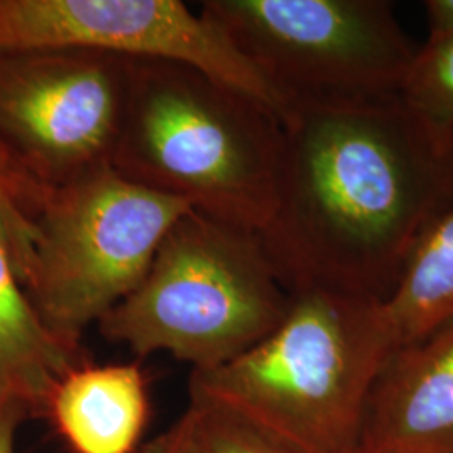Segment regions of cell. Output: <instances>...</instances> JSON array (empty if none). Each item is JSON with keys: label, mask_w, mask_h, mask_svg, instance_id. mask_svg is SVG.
<instances>
[{"label": "cell", "mask_w": 453, "mask_h": 453, "mask_svg": "<svg viewBox=\"0 0 453 453\" xmlns=\"http://www.w3.org/2000/svg\"><path fill=\"white\" fill-rule=\"evenodd\" d=\"M274 211L259 232L288 292L387 299L453 203V151L398 95L292 101Z\"/></svg>", "instance_id": "6da1fadb"}, {"label": "cell", "mask_w": 453, "mask_h": 453, "mask_svg": "<svg viewBox=\"0 0 453 453\" xmlns=\"http://www.w3.org/2000/svg\"><path fill=\"white\" fill-rule=\"evenodd\" d=\"M393 351L383 299L301 288L256 346L219 368L192 372L190 400L224 408L294 453H351Z\"/></svg>", "instance_id": "7a4b0ae2"}, {"label": "cell", "mask_w": 453, "mask_h": 453, "mask_svg": "<svg viewBox=\"0 0 453 453\" xmlns=\"http://www.w3.org/2000/svg\"><path fill=\"white\" fill-rule=\"evenodd\" d=\"M280 118L203 71L133 59L111 166L148 190L262 232L274 211Z\"/></svg>", "instance_id": "3957f363"}, {"label": "cell", "mask_w": 453, "mask_h": 453, "mask_svg": "<svg viewBox=\"0 0 453 453\" xmlns=\"http://www.w3.org/2000/svg\"><path fill=\"white\" fill-rule=\"evenodd\" d=\"M288 308L259 234L190 209L165 234L143 282L96 327L136 357L165 351L207 372L264 340Z\"/></svg>", "instance_id": "277c9868"}, {"label": "cell", "mask_w": 453, "mask_h": 453, "mask_svg": "<svg viewBox=\"0 0 453 453\" xmlns=\"http://www.w3.org/2000/svg\"><path fill=\"white\" fill-rule=\"evenodd\" d=\"M190 209L113 166L44 188L26 215L17 273L49 331L82 349L84 331L143 282L165 234Z\"/></svg>", "instance_id": "5b68a950"}, {"label": "cell", "mask_w": 453, "mask_h": 453, "mask_svg": "<svg viewBox=\"0 0 453 453\" xmlns=\"http://www.w3.org/2000/svg\"><path fill=\"white\" fill-rule=\"evenodd\" d=\"M200 5L286 108L299 99L398 95L417 54L385 0H205Z\"/></svg>", "instance_id": "8992f818"}, {"label": "cell", "mask_w": 453, "mask_h": 453, "mask_svg": "<svg viewBox=\"0 0 453 453\" xmlns=\"http://www.w3.org/2000/svg\"><path fill=\"white\" fill-rule=\"evenodd\" d=\"M131 61L91 49L0 52V158L14 177L59 188L111 166Z\"/></svg>", "instance_id": "52a82bcc"}, {"label": "cell", "mask_w": 453, "mask_h": 453, "mask_svg": "<svg viewBox=\"0 0 453 453\" xmlns=\"http://www.w3.org/2000/svg\"><path fill=\"white\" fill-rule=\"evenodd\" d=\"M91 49L192 65L279 118L284 99L226 34L180 0H0V52Z\"/></svg>", "instance_id": "ba28073f"}, {"label": "cell", "mask_w": 453, "mask_h": 453, "mask_svg": "<svg viewBox=\"0 0 453 453\" xmlns=\"http://www.w3.org/2000/svg\"><path fill=\"white\" fill-rule=\"evenodd\" d=\"M361 453H453V321L389 355L357 440Z\"/></svg>", "instance_id": "9c48e42d"}, {"label": "cell", "mask_w": 453, "mask_h": 453, "mask_svg": "<svg viewBox=\"0 0 453 453\" xmlns=\"http://www.w3.org/2000/svg\"><path fill=\"white\" fill-rule=\"evenodd\" d=\"M46 417L74 453H133L150 417L145 374L136 363L88 361L58 383Z\"/></svg>", "instance_id": "30bf717a"}, {"label": "cell", "mask_w": 453, "mask_h": 453, "mask_svg": "<svg viewBox=\"0 0 453 453\" xmlns=\"http://www.w3.org/2000/svg\"><path fill=\"white\" fill-rule=\"evenodd\" d=\"M84 363V351L67 348L35 312L0 219V405L17 403L29 418L46 417L58 383Z\"/></svg>", "instance_id": "8fae6325"}, {"label": "cell", "mask_w": 453, "mask_h": 453, "mask_svg": "<svg viewBox=\"0 0 453 453\" xmlns=\"http://www.w3.org/2000/svg\"><path fill=\"white\" fill-rule=\"evenodd\" d=\"M383 306L395 349L453 321V203L417 243Z\"/></svg>", "instance_id": "7c38bea8"}, {"label": "cell", "mask_w": 453, "mask_h": 453, "mask_svg": "<svg viewBox=\"0 0 453 453\" xmlns=\"http://www.w3.org/2000/svg\"><path fill=\"white\" fill-rule=\"evenodd\" d=\"M398 96L453 151V39L417 49Z\"/></svg>", "instance_id": "4fadbf2b"}, {"label": "cell", "mask_w": 453, "mask_h": 453, "mask_svg": "<svg viewBox=\"0 0 453 453\" xmlns=\"http://www.w3.org/2000/svg\"><path fill=\"white\" fill-rule=\"evenodd\" d=\"M180 453H294L220 406L190 400L180 417Z\"/></svg>", "instance_id": "5bb4252c"}, {"label": "cell", "mask_w": 453, "mask_h": 453, "mask_svg": "<svg viewBox=\"0 0 453 453\" xmlns=\"http://www.w3.org/2000/svg\"><path fill=\"white\" fill-rule=\"evenodd\" d=\"M425 12L428 20L426 42L453 39V0H428Z\"/></svg>", "instance_id": "9a60e30c"}, {"label": "cell", "mask_w": 453, "mask_h": 453, "mask_svg": "<svg viewBox=\"0 0 453 453\" xmlns=\"http://www.w3.org/2000/svg\"><path fill=\"white\" fill-rule=\"evenodd\" d=\"M27 418V411L17 403L0 405V453H16L17 430Z\"/></svg>", "instance_id": "2e32d148"}, {"label": "cell", "mask_w": 453, "mask_h": 453, "mask_svg": "<svg viewBox=\"0 0 453 453\" xmlns=\"http://www.w3.org/2000/svg\"><path fill=\"white\" fill-rule=\"evenodd\" d=\"M180 443H181V425L179 420L163 435L148 443L143 449V453H180Z\"/></svg>", "instance_id": "e0dca14e"}, {"label": "cell", "mask_w": 453, "mask_h": 453, "mask_svg": "<svg viewBox=\"0 0 453 453\" xmlns=\"http://www.w3.org/2000/svg\"><path fill=\"white\" fill-rule=\"evenodd\" d=\"M351 453H361V452H359V450H357H357H355V452H351Z\"/></svg>", "instance_id": "ac0fdd59"}]
</instances>
